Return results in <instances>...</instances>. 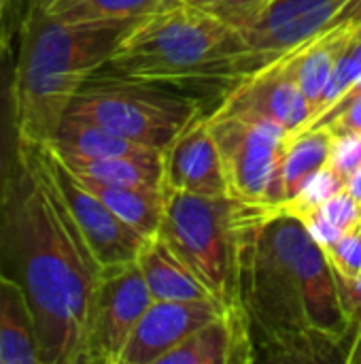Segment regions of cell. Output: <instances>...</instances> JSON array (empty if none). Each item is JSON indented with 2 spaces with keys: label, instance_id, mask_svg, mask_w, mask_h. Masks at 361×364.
Segmentation results:
<instances>
[{
  "label": "cell",
  "instance_id": "3957f363",
  "mask_svg": "<svg viewBox=\"0 0 361 364\" xmlns=\"http://www.w3.org/2000/svg\"><path fill=\"white\" fill-rule=\"evenodd\" d=\"M138 21H64L28 0L15 55L21 141L51 143L77 90L109 64Z\"/></svg>",
  "mask_w": 361,
  "mask_h": 364
},
{
  "label": "cell",
  "instance_id": "5b68a950",
  "mask_svg": "<svg viewBox=\"0 0 361 364\" xmlns=\"http://www.w3.org/2000/svg\"><path fill=\"white\" fill-rule=\"evenodd\" d=\"M166 192L157 235L196 273L223 309H240L238 273L247 228L260 205L234 196Z\"/></svg>",
  "mask_w": 361,
  "mask_h": 364
},
{
  "label": "cell",
  "instance_id": "52a82bcc",
  "mask_svg": "<svg viewBox=\"0 0 361 364\" xmlns=\"http://www.w3.org/2000/svg\"><path fill=\"white\" fill-rule=\"evenodd\" d=\"M217 141L230 196L260 207H281V166L291 134L266 119L206 115Z\"/></svg>",
  "mask_w": 361,
  "mask_h": 364
},
{
  "label": "cell",
  "instance_id": "cb8c5ba5",
  "mask_svg": "<svg viewBox=\"0 0 361 364\" xmlns=\"http://www.w3.org/2000/svg\"><path fill=\"white\" fill-rule=\"evenodd\" d=\"M19 119L15 92V55H9L0 66V200L19 160Z\"/></svg>",
  "mask_w": 361,
  "mask_h": 364
},
{
  "label": "cell",
  "instance_id": "4dcf8cb0",
  "mask_svg": "<svg viewBox=\"0 0 361 364\" xmlns=\"http://www.w3.org/2000/svg\"><path fill=\"white\" fill-rule=\"evenodd\" d=\"M361 23V0H351L330 23L332 26H357Z\"/></svg>",
  "mask_w": 361,
  "mask_h": 364
},
{
  "label": "cell",
  "instance_id": "d6986e66",
  "mask_svg": "<svg viewBox=\"0 0 361 364\" xmlns=\"http://www.w3.org/2000/svg\"><path fill=\"white\" fill-rule=\"evenodd\" d=\"M55 158L74 177L81 179L117 183V186L164 188V151H149L143 156H117L104 160H85V158L60 156V154H55Z\"/></svg>",
  "mask_w": 361,
  "mask_h": 364
},
{
  "label": "cell",
  "instance_id": "f546056e",
  "mask_svg": "<svg viewBox=\"0 0 361 364\" xmlns=\"http://www.w3.org/2000/svg\"><path fill=\"white\" fill-rule=\"evenodd\" d=\"M338 286H340V296H343L345 309L353 318L355 314L361 311V273L360 275H353V277L338 275Z\"/></svg>",
  "mask_w": 361,
  "mask_h": 364
},
{
  "label": "cell",
  "instance_id": "ba28073f",
  "mask_svg": "<svg viewBox=\"0 0 361 364\" xmlns=\"http://www.w3.org/2000/svg\"><path fill=\"white\" fill-rule=\"evenodd\" d=\"M151 303L136 262L104 269L89 309L83 364L121 363L123 350Z\"/></svg>",
  "mask_w": 361,
  "mask_h": 364
},
{
  "label": "cell",
  "instance_id": "8fae6325",
  "mask_svg": "<svg viewBox=\"0 0 361 364\" xmlns=\"http://www.w3.org/2000/svg\"><path fill=\"white\" fill-rule=\"evenodd\" d=\"M213 111L266 119L285 128L291 136L302 132L313 119V109L285 58L236 79Z\"/></svg>",
  "mask_w": 361,
  "mask_h": 364
},
{
  "label": "cell",
  "instance_id": "7a4b0ae2",
  "mask_svg": "<svg viewBox=\"0 0 361 364\" xmlns=\"http://www.w3.org/2000/svg\"><path fill=\"white\" fill-rule=\"evenodd\" d=\"M238 305L257 360H347L353 318L338 275L306 226L277 207H260L240 256Z\"/></svg>",
  "mask_w": 361,
  "mask_h": 364
},
{
  "label": "cell",
  "instance_id": "83f0119b",
  "mask_svg": "<svg viewBox=\"0 0 361 364\" xmlns=\"http://www.w3.org/2000/svg\"><path fill=\"white\" fill-rule=\"evenodd\" d=\"M330 166L345 179L361 166V134H334Z\"/></svg>",
  "mask_w": 361,
  "mask_h": 364
},
{
  "label": "cell",
  "instance_id": "277c9868",
  "mask_svg": "<svg viewBox=\"0 0 361 364\" xmlns=\"http://www.w3.org/2000/svg\"><path fill=\"white\" fill-rule=\"evenodd\" d=\"M240 32L213 11L179 4L140 19L119 43L106 68L145 81H236L247 70Z\"/></svg>",
  "mask_w": 361,
  "mask_h": 364
},
{
  "label": "cell",
  "instance_id": "4fadbf2b",
  "mask_svg": "<svg viewBox=\"0 0 361 364\" xmlns=\"http://www.w3.org/2000/svg\"><path fill=\"white\" fill-rule=\"evenodd\" d=\"M211 301H153L138 320L119 364H160L194 331L221 314Z\"/></svg>",
  "mask_w": 361,
  "mask_h": 364
},
{
  "label": "cell",
  "instance_id": "d4e9b609",
  "mask_svg": "<svg viewBox=\"0 0 361 364\" xmlns=\"http://www.w3.org/2000/svg\"><path fill=\"white\" fill-rule=\"evenodd\" d=\"M361 85V23L353 26V32H351V38L336 64V70L332 75V81L326 90V96H323V102H321V109L317 113V117L328 111L330 107H334L343 96H347L351 90L360 87ZM315 117V119H317Z\"/></svg>",
  "mask_w": 361,
  "mask_h": 364
},
{
  "label": "cell",
  "instance_id": "d590c367",
  "mask_svg": "<svg viewBox=\"0 0 361 364\" xmlns=\"http://www.w3.org/2000/svg\"><path fill=\"white\" fill-rule=\"evenodd\" d=\"M13 2H15V0H0V11H2V9H6V6H9V4H13Z\"/></svg>",
  "mask_w": 361,
  "mask_h": 364
},
{
  "label": "cell",
  "instance_id": "44dd1931",
  "mask_svg": "<svg viewBox=\"0 0 361 364\" xmlns=\"http://www.w3.org/2000/svg\"><path fill=\"white\" fill-rule=\"evenodd\" d=\"M332 145L334 132L328 128H306L289 139L281 166V207L291 203L306 183L330 164Z\"/></svg>",
  "mask_w": 361,
  "mask_h": 364
},
{
  "label": "cell",
  "instance_id": "ffe728a7",
  "mask_svg": "<svg viewBox=\"0 0 361 364\" xmlns=\"http://www.w3.org/2000/svg\"><path fill=\"white\" fill-rule=\"evenodd\" d=\"M91 194H96L115 215L145 237H155L164 218V188L117 186L77 177Z\"/></svg>",
  "mask_w": 361,
  "mask_h": 364
},
{
  "label": "cell",
  "instance_id": "836d02e7",
  "mask_svg": "<svg viewBox=\"0 0 361 364\" xmlns=\"http://www.w3.org/2000/svg\"><path fill=\"white\" fill-rule=\"evenodd\" d=\"M183 4L196 6V9H204V11H213L221 0H181Z\"/></svg>",
  "mask_w": 361,
  "mask_h": 364
},
{
  "label": "cell",
  "instance_id": "9a60e30c",
  "mask_svg": "<svg viewBox=\"0 0 361 364\" xmlns=\"http://www.w3.org/2000/svg\"><path fill=\"white\" fill-rule=\"evenodd\" d=\"M136 264L145 277V284L153 301L217 303L209 288L196 277V273L177 256V252L160 235L147 239L136 258Z\"/></svg>",
  "mask_w": 361,
  "mask_h": 364
},
{
  "label": "cell",
  "instance_id": "6da1fadb",
  "mask_svg": "<svg viewBox=\"0 0 361 364\" xmlns=\"http://www.w3.org/2000/svg\"><path fill=\"white\" fill-rule=\"evenodd\" d=\"M2 273L21 284L36 322L40 364H83L102 267L74 222L43 145L21 141L2 205Z\"/></svg>",
  "mask_w": 361,
  "mask_h": 364
},
{
  "label": "cell",
  "instance_id": "484cf974",
  "mask_svg": "<svg viewBox=\"0 0 361 364\" xmlns=\"http://www.w3.org/2000/svg\"><path fill=\"white\" fill-rule=\"evenodd\" d=\"M306 128H328L334 134H361V85L323 111Z\"/></svg>",
  "mask_w": 361,
  "mask_h": 364
},
{
  "label": "cell",
  "instance_id": "e0dca14e",
  "mask_svg": "<svg viewBox=\"0 0 361 364\" xmlns=\"http://www.w3.org/2000/svg\"><path fill=\"white\" fill-rule=\"evenodd\" d=\"M0 364H40L36 322L19 282L0 273Z\"/></svg>",
  "mask_w": 361,
  "mask_h": 364
},
{
  "label": "cell",
  "instance_id": "9c48e42d",
  "mask_svg": "<svg viewBox=\"0 0 361 364\" xmlns=\"http://www.w3.org/2000/svg\"><path fill=\"white\" fill-rule=\"evenodd\" d=\"M351 0H270L236 26L249 58L245 77L330 28Z\"/></svg>",
  "mask_w": 361,
  "mask_h": 364
},
{
  "label": "cell",
  "instance_id": "603a6c76",
  "mask_svg": "<svg viewBox=\"0 0 361 364\" xmlns=\"http://www.w3.org/2000/svg\"><path fill=\"white\" fill-rule=\"evenodd\" d=\"M281 211L296 215L323 250L334 245L343 235L361 226V207L347 192V188L319 205L289 207V209H281Z\"/></svg>",
  "mask_w": 361,
  "mask_h": 364
},
{
  "label": "cell",
  "instance_id": "30bf717a",
  "mask_svg": "<svg viewBox=\"0 0 361 364\" xmlns=\"http://www.w3.org/2000/svg\"><path fill=\"white\" fill-rule=\"evenodd\" d=\"M51 175L79 224L89 250L102 269H115L123 264L136 262L143 245L149 237L134 230L119 215H115L96 194H91L57 158L55 154L43 145Z\"/></svg>",
  "mask_w": 361,
  "mask_h": 364
},
{
  "label": "cell",
  "instance_id": "ac0fdd59",
  "mask_svg": "<svg viewBox=\"0 0 361 364\" xmlns=\"http://www.w3.org/2000/svg\"><path fill=\"white\" fill-rule=\"evenodd\" d=\"M55 154L60 156H72V158H85V160H104V158H117V156H143L149 151L145 145H138L134 141H128L102 126H96L91 122H85L81 117L64 115L51 143H47Z\"/></svg>",
  "mask_w": 361,
  "mask_h": 364
},
{
  "label": "cell",
  "instance_id": "5bb4252c",
  "mask_svg": "<svg viewBox=\"0 0 361 364\" xmlns=\"http://www.w3.org/2000/svg\"><path fill=\"white\" fill-rule=\"evenodd\" d=\"M255 350L240 309H223L194 331L160 364H249Z\"/></svg>",
  "mask_w": 361,
  "mask_h": 364
},
{
  "label": "cell",
  "instance_id": "4316f807",
  "mask_svg": "<svg viewBox=\"0 0 361 364\" xmlns=\"http://www.w3.org/2000/svg\"><path fill=\"white\" fill-rule=\"evenodd\" d=\"M338 275H360L361 273V226L343 235L334 245L323 250Z\"/></svg>",
  "mask_w": 361,
  "mask_h": 364
},
{
  "label": "cell",
  "instance_id": "1f68e13d",
  "mask_svg": "<svg viewBox=\"0 0 361 364\" xmlns=\"http://www.w3.org/2000/svg\"><path fill=\"white\" fill-rule=\"evenodd\" d=\"M345 364H361V311L353 316V341Z\"/></svg>",
  "mask_w": 361,
  "mask_h": 364
},
{
  "label": "cell",
  "instance_id": "7402d4cb",
  "mask_svg": "<svg viewBox=\"0 0 361 364\" xmlns=\"http://www.w3.org/2000/svg\"><path fill=\"white\" fill-rule=\"evenodd\" d=\"M34 2V0H32ZM47 15L64 21H109V19H145L166 13L181 0H43L34 2Z\"/></svg>",
  "mask_w": 361,
  "mask_h": 364
},
{
  "label": "cell",
  "instance_id": "8992f818",
  "mask_svg": "<svg viewBox=\"0 0 361 364\" xmlns=\"http://www.w3.org/2000/svg\"><path fill=\"white\" fill-rule=\"evenodd\" d=\"M202 111V100L183 92L181 85L134 79L104 66L77 90L66 115L164 151L189 124L204 115Z\"/></svg>",
  "mask_w": 361,
  "mask_h": 364
},
{
  "label": "cell",
  "instance_id": "e575fe53",
  "mask_svg": "<svg viewBox=\"0 0 361 364\" xmlns=\"http://www.w3.org/2000/svg\"><path fill=\"white\" fill-rule=\"evenodd\" d=\"M2 205V200H0ZM2 262H4V239H2V218H0V273H2Z\"/></svg>",
  "mask_w": 361,
  "mask_h": 364
},
{
  "label": "cell",
  "instance_id": "f1b7e54d",
  "mask_svg": "<svg viewBox=\"0 0 361 364\" xmlns=\"http://www.w3.org/2000/svg\"><path fill=\"white\" fill-rule=\"evenodd\" d=\"M266 2H270V0H221L213 9V13L236 28L243 21H247L251 15H255Z\"/></svg>",
  "mask_w": 361,
  "mask_h": 364
},
{
  "label": "cell",
  "instance_id": "7c38bea8",
  "mask_svg": "<svg viewBox=\"0 0 361 364\" xmlns=\"http://www.w3.org/2000/svg\"><path fill=\"white\" fill-rule=\"evenodd\" d=\"M164 190L194 196H230L221 154L206 115L164 149Z\"/></svg>",
  "mask_w": 361,
  "mask_h": 364
},
{
  "label": "cell",
  "instance_id": "8d00e7d4",
  "mask_svg": "<svg viewBox=\"0 0 361 364\" xmlns=\"http://www.w3.org/2000/svg\"><path fill=\"white\" fill-rule=\"evenodd\" d=\"M34 2H43V0H34Z\"/></svg>",
  "mask_w": 361,
  "mask_h": 364
},
{
  "label": "cell",
  "instance_id": "d6a6232c",
  "mask_svg": "<svg viewBox=\"0 0 361 364\" xmlns=\"http://www.w3.org/2000/svg\"><path fill=\"white\" fill-rule=\"evenodd\" d=\"M347 192L357 200V205L361 207V166L349 177V181H347Z\"/></svg>",
  "mask_w": 361,
  "mask_h": 364
},
{
  "label": "cell",
  "instance_id": "2e32d148",
  "mask_svg": "<svg viewBox=\"0 0 361 364\" xmlns=\"http://www.w3.org/2000/svg\"><path fill=\"white\" fill-rule=\"evenodd\" d=\"M351 32H353V26H332L283 55L287 60L291 73L298 79L302 94L306 96V100L313 109V119L317 117V113L321 109L326 90H328L332 75L336 70V64L351 38Z\"/></svg>",
  "mask_w": 361,
  "mask_h": 364
}]
</instances>
